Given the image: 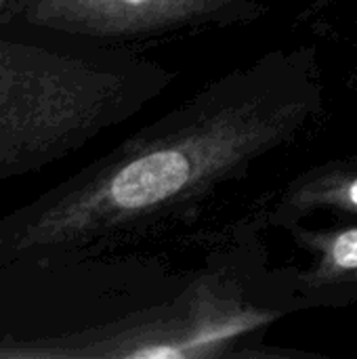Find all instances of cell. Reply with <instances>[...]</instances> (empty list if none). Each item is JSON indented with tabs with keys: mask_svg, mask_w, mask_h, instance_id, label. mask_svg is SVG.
I'll list each match as a JSON object with an SVG mask.
<instances>
[{
	"mask_svg": "<svg viewBox=\"0 0 357 359\" xmlns=\"http://www.w3.org/2000/svg\"><path fill=\"white\" fill-rule=\"evenodd\" d=\"M326 109L314 46H282L238 65L143 128L90 185L97 227L189 223L223 191L301 141Z\"/></svg>",
	"mask_w": 357,
	"mask_h": 359,
	"instance_id": "1",
	"label": "cell"
},
{
	"mask_svg": "<svg viewBox=\"0 0 357 359\" xmlns=\"http://www.w3.org/2000/svg\"><path fill=\"white\" fill-rule=\"evenodd\" d=\"M292 257L274 263L280 297L292 309H345L357 303V219L286 229Z\"/></svg>",
	"mask_w": 357,
	"mask_h": 359,
	"instance_id": "2",
	"label": "cell"
},
{
	"mask_svg": "<svg viewBox=\"0 0 357 359\" xmlns=\"http://www.w3.org/2000/svg\"><path fill=\"white\" fill-rule=\"evenodd\" d=\"M90 27L133 36H175L257 21L265 0H76Z\"/></svg>",
	"mask_w": 357,
	"mask_h": 359,
	"instance_id": "3",
	"label": "cell"
},
{
	"mask_svg": "<svg viewBox=\"0 0 357 359\" xmlns=\"http://www.w3.org/2000/svg\"><path fill=\"white\" fill-rule=\"evenodd\" d=\"M261 231L357 219V156L316 164L261 198L246 215Z\"/></svg>",
	"mask_w": 357,
	"mask_h": 359,
	"instance_id": "4",
	"label": "cell"
}]
</instances>
